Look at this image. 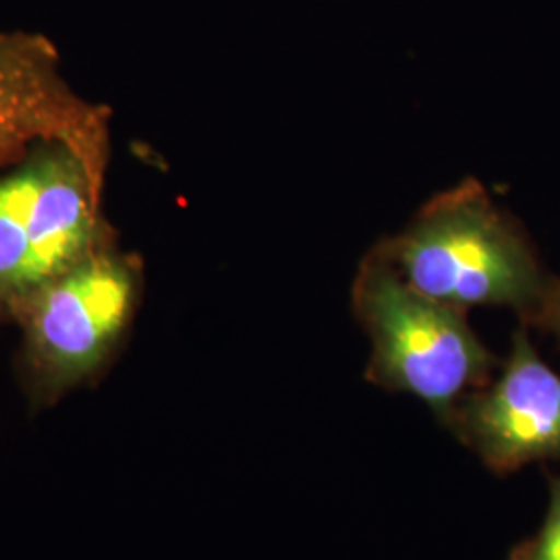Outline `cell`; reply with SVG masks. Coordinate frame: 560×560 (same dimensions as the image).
Masks as SVG:
<instances>
[{"instance_id":"6da1fadb","label":"cell","mask_w":560,"mask_h":560,"mask_svg":"<svg viewBox=\"0 0 560 560\" xmlns=\"http://www.w3.org/2000/svg\"><path fill=\"white\" fill-rule=\"evenodd\" d=\"M113 140L44 138L0 168V324L48 282L119 241L104 214Z\"/></svg>"},{"instance_id":"52a82bcc","label":"cell","mask_w":560,"mask_h":560,"mask_svg":"<svg viewBox=\"0 0 560 560\" xmlns=\"http://www.w3.org/2000/svg\"><path fill=\"white\" fill-rule=\"evenodd\" d=\"M509 560H560V476L550 478V504L540 529L517 544Z\"/></svg>"},{"instance_id":"8992f818","label":"cell","mask_w":560,"mask_h":560,"mask_svg":"<svg viewBox=\"0 0 560 560\" xmlns=\"http://www.w3.org/2000/svg\"><path fill=\"white\" fill-rule=\"evenodd\" d=\"M113 140L110 108L67 80L59 50L36 32H0V168L44 138Z\"/></svg>"},{"instance_id":"277c9868","label":"cell","mask_w":560,"mask_h":560,"mask_svg":"<svg viewBox=\"0 0 560 560\" xmlns=\"http://www.w3.org/2000/svg\"><path fill=\"white\" fill-rule=\"evenodd\" d=\"M351 301L372 340L365 378L420 399L441 423L499 365L463 310L413 289L376 249L361 261Z\"/></svg>"},{"instance_id":"3957f363","label":"cell","mask_w":560,"mask_h":560,"mask_svg":"<svg viewBox=\"0 0 560 560\" xmlns=\"http://www.w3.org/2000/svg\"><path fill=\"white\" fill-rule=\"evenodd\" d=\"M145 293V264L119 241L48 282L25 303L15 326V376L38 413L94 388L131 339Z\"/></svg>"},{"instance_id":"5b68a950","label":"cell","mask_w":560,"mask_h":560,"mask_svg":"<svg viewBox=\"0 0 560 560\" xmlns=\"http://www.w3.org/2000/svg\"><path fill=\"white\" fill-rule=\"evenodd\" d=\"M442 423L499 476L560 459V374L541 360L527 326L513 335L499 378L471 390Z\"/></svg>"},{"instance_id":"ba28073f","label":"cell","mask_w":560,"mask_h":560,"mask_svg":"<svg viewBox=\"0 0 560 560\" xmlns=\"http://www.w3.org/2000/svg\"><path fill=\"white\" fill-rule=\"evenodd\" d=\"M532 326L552 335L560 347V279L557 277H552V282L546 291V298L541 301L540 310L532 322Z\"/></svg>"},{"instance_id":"7a4b0ae2","label":"cell","mask_w":560,"mask_h":560,"mask_svg":"<svg viewBox=\"0 0 560 560\" xmlns=\"http://www.w3.org/2000/svg\"><path fill=\"white\" fill-rule=\"evenodd\" d=\"M374 249L423 295L463 312L509 307L523 326L552 282L523 226L476 179L434 196Z\"/></svg>"}]
</instances>
